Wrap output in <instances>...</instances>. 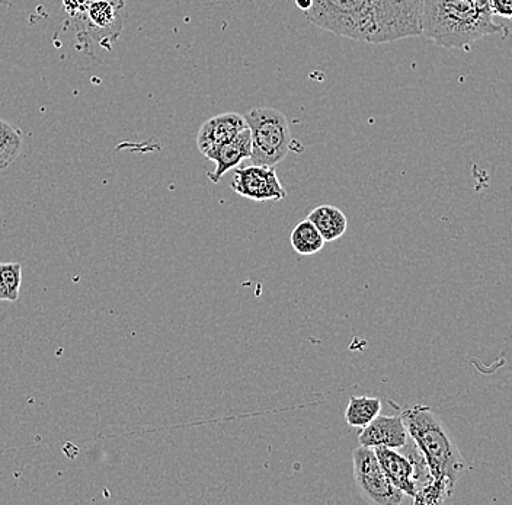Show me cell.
Returning a JSON list of instances; mask_svg holds the SVG:
<instances>
[{
  "label": "cell",
  "mask_w": 512,
  "mask_h": 505,
  "mask_svg": "<svg viewBox=\"0 0 512 505\" xmlns=\"http://www.w3.org/2000/svg\"><path fill=\"white\" fill-rule=\"evenodd\" d=\"M304 14L310 24L361 43L422 35V0H313Z\"/></svg>",
  "instance_id": "cell-1"
},
{
  "label": "cell",
  "mask_w": 512,
  "mask_h": 505,
  "mask_svg": "<svg viewBox=\"0 0 512 505\" xmlns=\"http://www.w3.org/2000/svg\"><path fill=\"white\" fill-rule=\"evenodd\" d=\"M489 0H422V35L443 49L466 50L483 37L507 35Z\"/></svg>",
  "instance_id": "cell-2"
},
{
  "label": "cell",
  "mask_w": 512,
  "mask_h": 505,
  "mask_svg": "<svg viewBox=\"0 0 512 505\" xmlns=\"http://www.w3.org/2000/svg\"><path fill=\"white\" fill-rule=\"evenodd\" d=\"M374 452H376L380 466L390 482L406 497H411L414 500L416 494L415 468L408 455L400 449H389V447H374Z\"/></svg>",
  "instance_id": "cell-9"
},
{
  "label": "cell",
  "mask_w": 512,
  "mask_h": 505,
  "mask_svg": "<svg viewBox=\"0 0 512 505\" xmlns=\"http://www.w3.org/2000/svg\"><path fill=\"white\" fill-rule=\"evenodd\" d=\"M22 283V267L18 262H0V302H16Z\"/></svg>",
  "instance_id": "cell-15"
},
{
  "label": "cell",
  "mask_w": 512,
  "mask_h": 505,
  "mask_svg": "<svg viewBox=\"0 0 512 505\" xmlns=\"http://www.w3.org/2000/svg\"><path fill=\"white\" fill-rule=\"evenodd\" d=\"M400 415L409 437L421 450L430 468L435 487L446 501L453 494L460 473L466 468L456 441L448 433L440 417L427 405H414Z\"/></svg>",
  "instance_id": "cell-3"
},
{
  "label": "cell",
  "mask_w": 512,
  "mask_h": 505,
  "mask_svg": "<svg viewBox=\"0 0 512 505\" xmlns=\"http://www.w3.org/2000/svg\"><path fill=\"white\" fill-rule=\"evenodd\" d=\"M492 14L496 17L510 19L512 17L511 0H489Z\"/></svg>",
  "instance_id": "cell-17"
},
{
  "label": "cell",
  "mask_w": 512,
  "mask_h": 505,
  "mask_svg": "<svg viewBox=\"0 0 512 505\" xmlns=\"http://www.w3.org/2000/svg\"><path fill=\"white\" fill-rule=\"evenodd\" d=\"M290 242L294 251L303 257L318 254L326 244L319 230L309 219L302 220L294 226L290 233Z\"/></svg>",
  "instance_id": "cell-13"
},
{
  "label": "cell",
  "mask_w": 512,
  "mask_h": 505,
  "mask_svg": "<svg viewBox=\"0 0 512 505\" xmlns=\"http://www.w3.org/2000/svg\"><path fill=\"white\" fill-rule=\"evenodd\" d=\"M409 439L402 415H377L370 424L361 428L358 443L366 447L400 449Z\"/></svg>",
  "instance_id": "cell-7"
},
{
  "label": "cell",
  "mask_w": 512,
  "mask_h": 505,
  "mask_svg": "<svg viewBox=\"0 0 512 505\" xmlns=\"http://www.w3.org/2000/svg\"><path fill=\"white\" fill-rule=\"evenodd\" d=\"M232 188L239 196L248 200L267 203L287 197L274 166L254 165L233 169Z\"/></svg>",
  "instance_id": "cell-6"
},
{
  "label": "cell",
  "mask_w": 512,
  "mask_h": 505,
  "mask_svg": "<svg viewBox=\"0 0 512 505\" xmlns=\"http://www.w3.org/2000/svg\"><path fill=\"white\" fill-rule=\"evenodd\" d=\"M313 0H296L297 8L300 9V11L307 12L310 9V6H312Z\"/></svg>",
  "instance_id": "cell-19"
},
{
  "label": "cell",
  "mask_w": 512,
  "mask_h": 505,
  "mask_svg": "<svg viewBox=\"0 0 512 505\" xmlns=\"http://www.w3.org/2000/svg\"><path fill=\"white\" fill-rule=\"evenodd\" d=\"M248 127L245 118L238 113H224L210 118L201 126L197 136V146L204 156L213 152L216 147L229 142L238 136L240 131Z\"/></svg>",
  "instance_id": "cell-8"
},
{
  "label": "cell",
  "mask_w": 512,
  "mask_h": 505,
  "mask_svg": "<svg viewBox=\"0 0 512 505\" xmlns=\"http://www.w3.org/2000/svg\"><path fill=\"white\" fill-rule=\"evenodd\" d=\"M352 466L355 484L367 503L399 505L405 501L406 495L387 478L373 447H357L352 453Z\"/></svg>",
  "instance_id": "cell-5"
},
{
  "label": "cell",
  "mask_w": 512,
  "mask_h": 505,
  "mask_svg": "<svg viewBox=\"0 0 512 505\" xmlns=\"http://www.w3.org/2000/svg\"><path fill=\"white\" fill-rule=\"evenodd\" d=\"M64 9L73 14V12L86 11L94 0H63Z\"/></svg>",
  "instance_id": "cell-18"
},
{
  "label": "cell",
  "mask_w": 512,
  "mask_h": 505,
  "mask_svg": "<svg viewBox=\"0 0 512 505\" xmlns=\"http://www.w3.org/2000/svg\"><path fill=\"white\" fill-rule=\"evenodd\" d=\"M252 140L251 131L248 127L240 131L238 136L233 137L229 142L223 143L219 147L208 153L207 159L216 163V169L208 174V178L217 184L224 174L238 168L242 161L251 158Z\"/></svg>",
  "instance_id": "cell-10"
},
{
  "label": "cell",
  "mask_w": 512,
  "mask_h": 505,
  "mask_svg": "<svg viewBox=\"0 0 512 505\" xmlns=\"http://www.w3.org/2000/svg\"><path fill=\"white\" fill-rule=\"evenodd\" d=\"M307 219L316 226L325 242L338 241L348 229V219L344 212L329 204L316 207Z\"/></svg>",
  "instance_id": "cell-11"
},
{
  "label": "cell",
  "mask_w": 512,
  "mask_h": 505,
  "mask_svg": "<svg viewBox=\"0 0 512 505\" xmlns=\"http://www.w3.org/2000/svg\"><path fill=\"white\" fill-rule=\"evenodd\" d=\"M86 11L96 27H108L114 21V5L108 0H94Z\"/></svg>",
  "instance_id": "cell-16"
},
{
  "label": "cell",
  "mask_w": 512,
  "mask_h": 505,
  "mask_svg": "<svg viewBox=\"0 0 512 505\" xmlns=\"http://www.w3.org/2000/svg\"><path fill=\"white\" fill-rule=\"evenodd\" d=\"M24 147L21 130L0 118V171L9 168L21 155Z\"/></svg>",
  "instance_id": "cell-14"
},
{
  "label": "cell",
  "mask_w": 512,
  "mask_h": 505,
  "mask_svg": "<svg viewBox=\"0 0 512 505\" xmlns=\"http://www.w3.org/2000/svg\"><path fill=\"white\" fill-rule=\"evenodd\" d=\"M382 412V401L373 396H351L345 409V421L350 427L363 428Z\"/></svg>",
  "instance_id": "cell-12"
},
{
  "label": "cell",
  "mask_w": 512,
  "mask_h": 505,
  "mask_svg": "<svg viewBox=\"0 0 512 505\" xmlns=\"http://www.w3.org/2000/svg\"><path fill=\"white\" fill-rule=\"evenodd\" d=\"M251 131L254 165L275 166L294 149L293 136L286 115L275 108H252L245 115Z\"/></svg>",
  "instance_id": "cell-4"
}]
</instances>
